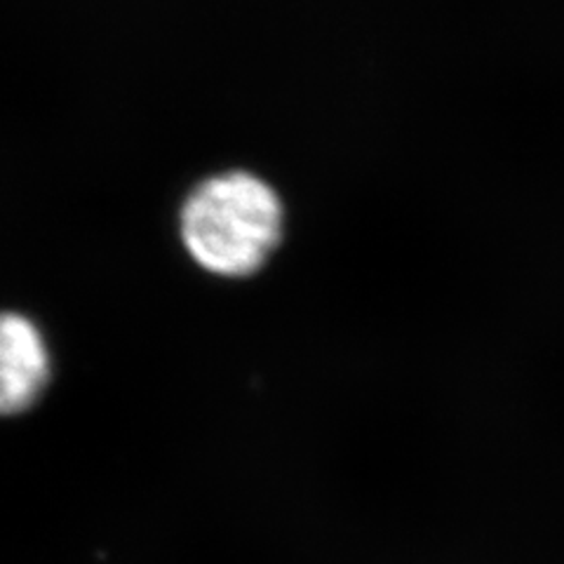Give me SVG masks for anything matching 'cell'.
I'll list each match as a JSON object with an SVG mask.
<instances>
[{"mask_svg": "<svg viewBox=\"0 0 564 564\" xmlns=\"http://www.w3.org/2000/svg\"><path fill=\"white\" fill-rule=\"evenodd\" d=\"M282 226L278 193L250 172L209 176L191 191L180 217L191 259L221 278L257 273L280 245Z\"/></svg>", "mask_w": 564, "mask_h": 564, "instance_id": "obj_1", "label": "cell"}, {"mask_svg": "<svg viewBox=\"0 0 564 564\" xmlns=\"http://www.w3.org/2000/svg\"><path fill=\"white\" fill-rule=\"evenodd\" d=\"M52 375L41 329L26 315L0 311V416L29 410Z\"/></svg>", "mask_w": 564, "mask_h": 564, "instance_id": "obj_2", "label": "cell"}]
</instances>
